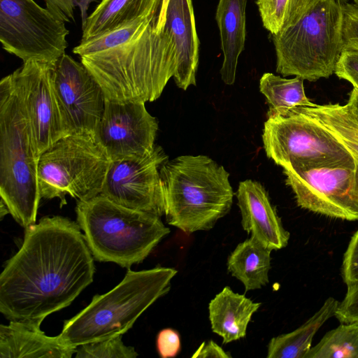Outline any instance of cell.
<instances>
[{"label": "cell", "instance_id": "1", "mask_svg": "<svg viewBox=\"0 0 358 358\" xmlns=\"http://www.w3.org/2000/svg\"><path fill=\"white\" fill-rule=\"evenodd\" d=\"M24 229L0 275V312L9 321L41 327L92 282L95 268L78 223L47 216Z\"/></svg>", "mask_w": 358, "mask_h": 358}, {"label": "cell", "instance_id": "2", "mask_svg": "<svg viewBox=\"0 0 358 358\" xmlns=\"http://www.w3.org/2000/svg\"><path fill=\"white\" fill-rule=\"evenodd\" d=\"M159 17L124 44L80 57L82 64L113 101H154L178 66L169 28L157 29Z\"/></svg>", "mask_w": 358, "mask_h": 358}, {"label": "cell", "instance_id": "3", "mask_svg": "<svg viewBox=\"0 0 358 358\" xmlns=\"http://www.w3.org/2000/svg\"><path fill=\"white\" fill-rule=\"evenodd\" d=\"M169 224L185 233L212 229L231 209L229 173L205 155L167 159L159 169Z\"/></svg>", "mask_w": 358, "mask_h": 358}, {"label": "cell", "instance_id": "4", "mask_svg": "<svg viewBox=\"0 0 358 358\" xmlns=\"http://www.w3.org/2000/svg\"><path fill=\"white\" fill-rule=\"evenodd\" d=\"M177 273L173 268L141 271L128 269L123 280L108 292L96 295L90 303L66 320L59 337L77 348L87 343L124 334L139 316L168 292Z\"/></svg>", "mask_w": 358, "mask_h": 358}, {"label": "cell", "instance_id": "5", "mask_svg": "<svg viewBox=\"0 0 358 358\" xmlns=\"http://www.w3.org/2000/svg\"><path fill=\"white\" fill-rule=\"evenodd\" d=\"M31 129L11 75L0 82L1 202L24 229L36 224L41 199Z\"/></svg>", "mask_w": 358, "mask_h": 358}, {"label": "cell", "instance_id": "6", "mask_svg": "<svg viewBox=\"0 0 358 358\" xmlns=\"http://www.w3.org/2000/svg\"><path fill=\"white\" fill-rule=\"evenodd\" d=\"M76 212L93 257L125 268L143 262L170 233L159 216L122 206L101 194L78 201Z\"/></svg>", "mask_w": 358, "mask_h": 358}, {"label": "cell", "instance_id": "7", "mask_svg": "<svg viewBox=\"0 0 358 358\" xmlns=\"http://www.w3.org/2000/svg\"><path fill=\"white\" fill-rule=\"evenodd\" d=\"M343 3L322 0L296 23L271 34L276 71L316 81L334 73L344 49Z\"/></svg>", "mask_w": 358, "mask_h": 358}, {"label": "cell", "instance_id": "8", "mask_svg": "<svg viewBox=\"0 0 358 358\" xmlns=\"http://www.w3.org/2000/svg\"><path fill=\"white\" fill-rule=\"evenodd\" d=\"M111 161L92 136L70 134L59 139L39 157L38 182L41 198L66 195L78 201L101 194Z\"/></svg>", "mask_w": 358, "mask_h": 358}, {"label": "cell", "instance_id": "9", "mask_svg": "<svg viewBox=\"0 0 358 358\" xmlns=\"http://www.w3.org/2000/svg\"><path fill=\"white\" fill-rule=\"evenodd\" d=\"M262 140L266 156L282 167L357 162L328 130L295 108L284 115L268 111Z\"/></svg>", "mask_w": 358, "mask_h": 358}, {"label": "cell", "instance_id": "10", "mask_svg": "<svg viewBox=\"0 0 358 358\" xmlns=\"http://www.w3.org/2000/svg\"><path fill=\"white\" fill-rule=\"evenodd\" d=\"M282 168L298 206L334 218L358 220L357 162L294 164Z\"/></svg>", "mask_w": 358, "mask_h": 358}, {"label": "cell", "instance_id": "11", "mask_svg": "<svg viewBox=\"0 0 358 358\" xmlns=\"http://www.w3.org/2000/svg\"><path fill=\"white\" fill-rule=\"evenodd\" d=\"M69 33L64 22L34 0H0L1 43L23 63H55L65 53Z\"/></svg>", "mask_w": 358, "mask_h": 358}, {"label": "cell", "instance_id": "12", "mask_svg": "<svg viewBox=\"0 0 358 358\" xmlns=\"http://www.w3.org/2000/svg\"><path fill=\"white\" fill-rule=\"evenodd\" d=\"M53 64L27 62L10 74L23 104L38 158L59 139L70 135L52 85Z\"/></svg>", "mask_w": 358, "mask_h": 358}, {"label": "cell", "instance_id": "13", "mask_svg": "<svg viewBox=\"0 0 358 358\" xmlns=\"http://www.w3.org/2000/svg\"><path fill=\"white\" fill-rule=\"evenodd\" d=\"M168 159L162 147L143 157L112 161L101 194L122 206L161 217L164 201L159 169Z\"/></svg>", "mask_w": 358, "mask_h": 358}, {"label": "cell", "instance_id": "14", "mask_svg": "<svg viewBox=\"0 0 358 358\" xmlns=\"http://www.w3.org/2000/svg\"><path fill=\"white\" fill-rule=\"evenodd\" d=\"M52 80L70 134L94 137L106 100L98 82L66 53L53 64Z\"/></svg>", "mask_w": 358, "mask_h": 358}, {"label": "cell", "instance_id": "15", "mask_svg": "<svg viewBox=\"0 0 358 358\" xmlns=\"http://www.w3.org/2000/svg\"><path fill=\"white\" fill-rule=\"evenodd\" d=\"M157 131V120L144 102L106 99L94 137L112 162L151 153Z\"/></svg>", "mask_w": 358, "mask_h": 358}, {"label": "cell", "instance_id": "16", "mask_svg": "<svg viewBox=\"0 0 358 358\" xmlns=\"http://www.w3.org/2000/svg\"><path fill=\"white\" fill-rule=\"evenodd\" d=\"M236 198L242 227L251 238L271 250L287 245L289 233L283 227L267 192L259 182L250 179L241 182Z\"/></svg>", "mask_w": 358, "mask_h": 358}, {"label": "cell", "instance_id": "17", "mask_svg": "<svg viewBox=\"0 0 358 358\" xmlns=\"http://www.w3.org/2000/svg\"><path fill=\"white\" fill-rule=\"evenodd\" d=\"M173 35L178 66L173 78L177 86L186 90L196 85L199 64V41L196 30L192 0H169L165 24Z\"/></svg>", "mask_w": 358, "mask_h": 358}, {"label": "cell", "instance_id": "18", "mask_svg": "<svg viewBox=\"0 0 358 358\" xmlns=\"http://www.w3.org/2000/svg\"><path fill=\"white\" fill-rule=\"evenodd\" d=\"M76 350L59 336H46L40 327L15 321L0 325L1 358H71Z\"/></svg>", "mask_w": 358, "mask_h": 358}, {"label": "cell", "instance_id": "19", "mask_svg": "<svg viewBox=\"0 0 358 358\" xmlns=\"http://www.w3.org/2000/svg\"><path fill=\"white\" fill-rule=\"evenodd\" d=\"M247 0H219L215 20L220 31L224 59L220 69L222 81L234 84L238 57L244 50L246 36Z\"/></svg>", "mask_w": 358, "mask_h": 358}, {"label": "cell", "instance_id": "20", "mask_svg": "<svg viewBox=\"0 0 358 358\" xmlns=\"http://www.w3.org/2000/svg\"><path fill=\"white\" fill-rule=\"evenodd\" d=\"M260 306V303L224 287L209 303L213 331L223 338L224 344L245 337L252 315Z\"/></svg>", "mask_w": 358, "mask_h": 358}, {"label": "cell", "instance_id": "21", "mask_svg": "<svg viewBox=\"0 0 358 358\" xmlns=\"http://www.w3.org/2000/svg\"><path fill=\"white\" fill-rule=\"evenodd\" d=\"M163 0H101L83 29L85 41L119 28L157 8Z\"/></svg>", "mask_w": 358, "mask_h": 358}, {"label": "cell", "instance_id": "22", "mask_svg": "<svg viewBox=\"0 0 358 358\" xmlns=\"http://www.w3.org/2000/svg\"><path fill=\"white\" fill-rule=\"evenodd\" d=\"M339 302L329 297L321 308L299 328L273 337L268 345V358H305L320 327L335 316Z\"/></svg>", "mask_w": 358, "mask_h": 358}, {"label": "cell", "instance_id": "23", "mask_svg": "<svg viewBox=\"0 0 358 358\" xmlns=\"http://www.w3.org/2000/svg\"><path fill=\"white\" fill-rule=\"evenodd\" d=\"M272 250L250 238L239 243L227 259V268L246 291L262 288L268 282Z\"/></svg>", "mask_w": 358, "mask_h": 358}, {"label": "cell", "instance_id": "24", "mask_svg": "<svg viewBox=\"0 0 358 358\" xmlns=\"http://www.w3.org/2000/svg\"><path fill=\"white\" fill-rule=\"evenodd\" d=\"M295 109L328 130L358 164V120L347 104H315Z\"/></svg>", "mask_w": 358, "mask_h": 358}, {"label": "cell", "instance_id": "25", "mask_svg": "<svg viewBox=\"0 0 358 358\" xmlns=\"http://www.w3.org/2000/svg\"><path fill=\"white\" fill-rule=\"evenodd\" d=\"M260 92L265 96L268 111L284 115L298 107L313 106L306 96L303 79L296 76L286 79L265 73L259 80Z\"/></svg>", "mask_w": 358, "mask_h": 358}, {"label": "cell", "instance_id": "26", "mask_svg": "<svg viewBox=\"0 0 358 358\" xmlns=\"http://www.w3.org/2000/svg\"><path fill=\"white\" fill-rule=\"evenodd\" d=\"M322 0H257L264 27L276 34L296 23Z\"/></svg>", "mask_w": 358, "mask_h": 358}, {"label": "cell", "instance_id": "27", "mask_svg": "<svg viewBox=\"0 0 358 358\" xmlns=\"http://www.w3.org/2000/svg\"><path fill=\"white\" fill-rule=\"evenodd\" d=\"M161 8L138 17L119 28L93 38L80 41L73 52L80 57L100 52L129 41L142 32L155 19L159 17Z\"/></svg>", "mask_w": 358, "mask_h": 358}, {"label": "cell", "instance_id": "28", "mask_svg": "<svg viewBox=\"0 0 358 358\" xmlns=\"http://www.w3.org/2000/svg\"><path fill=\"white\" fill-rule=\"evenodd\" d=\"M328 331L305 358H358V322Z\"/></svg>", "mask_w": 358, "mask_h": 358}, {"label": "cell", "instance_id": "29", "mask_svg": "<svg viewBox=\"0 0 358 358\" xmlns=\"http://www.w3.org/2000/svg\"><path fill=\"white\" fill-rule=\"evenodd\" d=\"M123 334L78 346L77 358H135L138 353L133 347L125 345Z\"/></svg>", "mask_w": 358, "mask_h": 358}, {"label": "cell", "instance_id": "30", "mask_svg": "<svg viewBox=\"0 0 358 358\" xmlns=\"http://www.w3.org/2000/svg\"><path fill=\"white\" fill-rule=\"evenodd\" d=\"M46 8L58 20L70 22L73 19V12L76 7L80 8L82 28L85 26L87 19V11L92 2L99 0H44Z\"/></svg>", "mask_w": 358, "mask_h": 358}, {"label": "cell", "instance_id": "31", "mask_svg": "<svg viewBox=\"0 0 358 358\" xmlns=\"http://www.w3.org/2000/svg\"><path fill=\"white\" fill-rule=\"evenodd\" d=\"M334 73L350 83L358 90V50L344 49L337 62Z\"/></svg>", "mask_w": 358, "mask_h": 358}, {"label": "cell", "instance_id": "32", "mask_svg": "<svg viewBox=\"0 0 358 358\" xmlns=\"http://www.w3.org/2000/svg\"><path fill=\"white\" fill-rule=\"evenodd\" d=\"M343 8L344 49L358 50V7L346 2Z\"/></svg>", "mask_w": 358, "mask_h": 358}, {"label": "cell", "instance_id": "33", "mask_svg": "<svg viewBox=\"0 0 358 358\" xmlns=\"http://www.w3.org/2000/svg\"><path fill=\"white\" fill-rule=\"evenodd\" d=\"M335 316L342 323L358 322V280L348 285L347 293L339 302Z\"/></svg>", "mask_w": 358, "mask_h": 358}, {"label": "cell", "instance_id": "34", "mask_svg": "<svg viewBox=\"0 0 358 358\" xmlns=\"http://www.w3.org/2000/svg\"><path fill=\"white\" fill-rule=\"evenodd\" d=\"M342 276L347 285L358 280V229L352 236L344 254Z\"/></svg>", "mask_w": 358, "mask_h": 358}, {"label": "cell", "instance_id": "35", "mask_svg": "<svg viewBox=\"0 0 358 358\" xmlns=\"http://www.w3.org/2000/svg\"><path fill=\"white\" fill-rule=\"evenodd\" d=\"M157 348L162 358L176 357L180 350L178 333L170 328L162 329L157 338Z\"/></svg>", "mask_w": 358, "mask_h": 358}, {"label": "cell", "instance_id": "36", "mask_svg": "<svg viewBox=\"0 0 358 358\" xmlns=\"http://www.w3.org/2000/svg\"><path fill=\"white\" fill-rule=\"evenodd\" d=\"M231 356L227 353L223 349L213 341L207 343L203 342L192 356L196 357H221L229 358Z\"/></svg>", "mask_w": 358, "mask_h": 358}, {"label": "cell", "instance_id": "37", "mask_svg": "<svg viewBox=\"0 0 358 358\" xmlns=\"http://www.w3.org/2000/svg\"><path fill=\"white\" fill-rule=\"evenodd\" d=\"M352 113L358 120V90L353 88L346 103Z\"/></svg>", "mask_w": 358, "mask_h": 358}, {"label": "cell", "instance_id": "38", "mask_svg": "<svg viewBox=\"0 0 358 358\" xmlns=\"http://www.w3.org/2000/svg\"><path fill=\"white\" fill-rule=\"evenodd\" d=\"M339 2H341V3H346L348 0H336Z\"/></svg>", "mask_w": 358, "mask_h": 358}, {"label": "cell", "instance_id": "39", "mask_svg": "<svg viewBox=\"0 0 358 358\" xmlns=\"http://www.w3.org/2000/svg\"><path fill=\"white\" fill-rule=\"evenodd\" d=\"M353 3L358 7V0H353Z\"/></svg>", "mask_w": 358, "mask_h": 358}, {"label": "cell", "instance_id": "40", "mask_svg": "<svg viewBox=\"0 0 358 358\" xmlns=\"http://www.w3.org/2000/svg\"><path fill=\"white\" fill-rule=\"evenodd\" d=\"M357 171H358V164H357Z\"/></svg>", "mask_w": 358, "mask_h": 358}]
</instances>
